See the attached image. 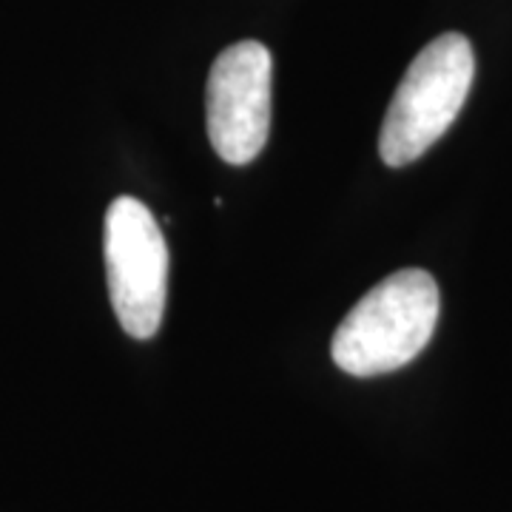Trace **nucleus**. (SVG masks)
Returning <instances> with one entry per match:
<instances>
[{
    "instance_id": "nucleus-1",
    "label": "nucleus",
    "mask_w": 512,
    "mask_h": 512,
    "mask_svg": "<svg viewBox=\"0 0 512 512\" xmlns=\"http://www.w3.org/2000/svg\"><path fill=\"white\" fill-rule=\"evenodd\" d=\"M436 279L407 268L362 296L333 333L330 356L348 376H384L413 362L439 322Z\"/></svg>"
},
{
    "instance_id": "nucleus-2",
    "label": "nucleus",
    "mask_w": 512,
    "mask_h": 512,
    "mask_svg": "<svg viewBox=\"0 0 512 512\" xmlns=\"http://www.w3.org/2000/svg\"><path fill=\"white\" fill-rule=\"evenodd\" d=\"M476 80V55L458 32L436 37L404 72L384 114L379 154L384 165L402 168L419 160L453 126Z\"/></svg>"
},
{
    "instance_id": "nucleus-3",
    "label": "nucleus",
    "mask_w": 512,
    "mask_h": 512,
    "mask_svg": "<svg viewBox=\"0 0 512 512\" xmlns=\"http://www.w3.org/2000/svg\"><path fill=\"white\" fill-rule=\"evenodd\" d=\"M106 271L114 313L128 336L151 339L163 325L168 245L154 214L134 197H117L106 214Z\"/></svg>"
},
{
    "instance_id": "nucleus-4",
    "label": "nucleus",
    "mask_w": 512,
    "mask_h": 512,
    "mask_svg": "<svg viewBox=\"0 0 512 512\" xmlns=\"http://www.w3.org/2000/svg\"><path fill=\"white\" fill-rule=\"evenodd\" d=\"M274 57L242 40L222 52L208 74V137L228 165H248L265 148L271 131Z\"/></svg>"
}]
</instances>
